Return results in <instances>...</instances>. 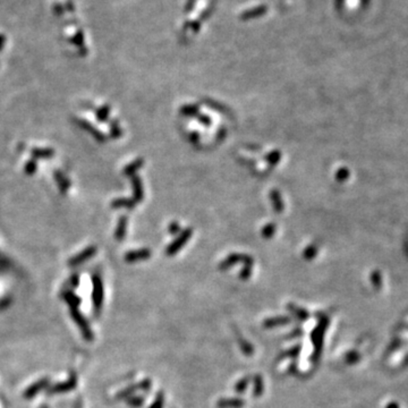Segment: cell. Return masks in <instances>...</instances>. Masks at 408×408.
Listing matches in <instances>:
<instances>
[{"label":"cell","instance_id":"cell-4","mask_svg":"<svg viewBox=\"0 0 408 408\" xmlns=\"http://www.w3.org/2000/svg\"><path fill=\"white\" fill-rule=\"evenodd\" d=\"M96 254V247L95 246H89L86 247L85 250H83L82 252H79L78 254H76L75 256H73L69 261H68V266L69 267H77V266H81L82 263L85 262V261L90 260L93 258V256Z\"/></svg>","mask_w":408,"mask_h":408},{"label":"cell","instance_id":"cell-7","mask_svg":"<svg viewBox=\"0 0 408 408\" xmlns=\"http://www.w3.org/2000/svg\"><path fill=\"white\" fill-rule=\"evenodd\" d=\"M53 177L56 179L58 188L61 194H66L67 191H68L70 187V180L66 177V176L62 174L60 170H56L53 172Z\"/></svg>","mask_w":408,"mask_h":408},{"label":"cell","instance_id":"cell-22","mask_svg":"<svg viewBox=\"0 0 408 408\" xmlns=\"http://www.w3.org/2000/svg\"><path fill=\"white\" fill-rule=\"evenodd\" d=\"M40 408H49L47 405H43V406H41Z\"/></svg>","mask_w":408,"mask_h":408},{"label":"cell","instance_id":"cell-9","mask_svg":"<svg viewBox=\"0 0 408 408\" xmlns=\"http://www.w3.org/2000/svg\"><path fill=\"white\" fill-rule=\"evenodd\" d=\"M149 256H150V251L146 249H143V250L129 252V253L126 254L125 260L128 261V262H135V261L148 259Z\"/></svg>","mask_w":408,"mask_h":408},{"label":"cell","instance_id":"cell-10","mask_svg":"<svg viewBox=\"0 0 408 408\" xmlns=\"http://www.w3.org/2000/svg\"><path fill=\"white\" fill-rule=\"evenodd\" d=\"M127 225H128V219L127 217L121 216L118 220V224H117V228L115 231V237L118 241H123L125 238L126 231H127Z\"/></svg>","mask_w":408,"mask_h":408},{"label":"cell","instance_id":"cell-19","mask_svg":"<svg viewBox=\"0 0 408 408\" xmlns=\"http://www.w3.org/2000/svg\"><path fill=\"white\" fill-rule=\"evenodd\" d=\"M69 285H70L73 288L78 287V285H79V277H78V275H73V276L70 277Z\"/></svg>","mask_w":408,"mask_h":408},{"label":"cell","instance_id":"cell-14","mask_svg":"<svg viewBox=\"0 0 408 408\" xmlns=\"http://www.w3.org/2000/svg\"><path fill=\"white\" fill-rule=\"evenodd\" d=\"M143 166V160L142 159H137L135 161H133L132 163H129L128 166H126L124 168V175L125 176H133L135 175V172L140 169V168Z\"/></svg>","mask_w":408,"mask_h":408},{"label":"cell","instance_id":"cell-17","mask_svg":"<svg viewBox=\"0 0 408 408\" xmlns=\"http://www.w3.org/2000/svg\"><path fill=\"white\" fill-rule=\"evenodd\" d=\"M121 128L119 126V123L117 120H112L110 124V137L111 138H119L121 136Z\"/></svg>","mask_w":408,"mask_h":408},{"label":"cell","instance_id":"cell-2","mask_svg":"<svg viewBox=\"0 0 408 408\" xmlns=\"http://www.w3.org/2000/svg\"><path fill=\"white\" fill-rule=\"evenodd\" d=\"M69 311L71 319L74 320V322L76 323L79 330L82 332L83 338L87 340V342H92V340H93V332H92L89 323H87L85 318H84V315L79 312L78 308H69Z\"/></svg>","mask_w":408,"mask_h":408},{"label":"cell","instance_id":"cell-8","mask_svg":"<svg viewBox=\"0 0 408 408\" xmlns=\"http://www.w3.org/2000/svg\"><path fill=\"white\" fill-rule=\"evenodd\" d=\"M132 186H133V200L138 203V202H141L143 200V197H144V192H143V186H142V182H141V178L137 177V176H134L132 178Z\"/></svg>","mask_w":408,"mask_h":408},{"label":"cell","instance_id":"cell-3","mask_svg":"<svg viewBox=\"0 0 408 408\" xmlns=\"http://www.w3.org/2000/svg\"><path fill=\"white\" fill-rule=\"evenodd\" d=\"M77 386V379L75 374H71L69 379L67 381L59 382V384H56L52 387L49 388V394H64L68 393V391L75 389V387Z\"/></svg>","mask_w":408,"mask_h":408},{"label":"cell","instance_id":"cell-5","mask_svg":"<svg viewBox=\"0 0 408 408\" xmlns=\"http://www.w3.org/2000/svg\"><path fill=\"white\" fill-rule=\"evenodd\" d=\"M75 121H76V124L78 125L79 128H82L83 130H85L86 133L91 134V136H93L95 141L104 142L107 140V137L104 136V134L102 132H100L99 129H96L93 125L89 123V121H86L84 119H76Z\"/></svg>","mask_w":408,"mask_h":408},{"label":"cell","instance_id":"cell-20","mask_svg":"<svg viewBox=\"0 0 408 408\" xmlns=\"http://www.w3.org/2000/svg\"><path fill=\"white\" fill-rule=\"evenodd\" d=\"M53 12H54V14H57V15H61L62 12H64V7H62L61 5H59V3H54Z\"/></svg>","mask_w":408,"mask_h":408},{"label":"cell","instance_id":"cell-18","mask_svg":"<svg viewBox=\"0 0 408 408\" xmlns=\"http://www.w3.org/2000/svg\"><path fill=\"white\" fill-rule=\"evenodd\" d=\"M37 169V163L34 159L30 160V161H27L25 163V167H24V171L25 174L27 176H33L36 172Z\"/></svg>","mask_w":408,"mask_h":408},{"label":"cell","instance_id":"cell-11","mask_svg":"<svg viewBox=\"0 0 408 408\" xmlns=\"http://www.w3.org/2000/svg\"><path fill=\"white\" fill-rule=\"evenodd\" d=\"M31 154L34 160L36 159H50L54 155V151L50 148H35L31 151Z\"/></svg>","mask_w":408,"mask_h":408},{"label":"cell","instance_id":"cell-12","mask_svg":"<svg viewBox=\"0 0 408 408\" xmlns=\"http://www.w3.org/2000/svg\"><path fill=\"white\" fill-rule=\"evenodd\" d=\"M62 298H64V301L67 303V305L69 306V308H78L79 305H81V298H79L77 295H75L73 292H70V290H66L62 294Z\"/></svg>","mask_w":408,"mask_h":408},{"label":"cell","instance_id":"cell-15","mask_svg":"<svg viewBox=\"0 0 408 408\" xmlns=\"http://www.w3.org/2000/svg\"><path fill=\"white\" fill-rule=\"evenodd\" d=\"M109 116H110V106H108V104H104V106L100 107L98 110L95 111L96 119L101 121V123L107 121L109 119Z\"/></svg>","mask_w":408,"mask_h":408},{"label":"cell","instance_id":"cell-21","mask_svg":"<svg viewBox=\"0 0 408 408\" xmlns=\"http://www.w3.org/2000/svg\"><path fill=\"white\" fill-rule=\"evenodd\" d=\"M5 42H6V36L3 34H0V50H2L3 45H5Z\"/></svg>","mask_w":408,"mask_h":408},{"label":"cell","instance_id":"cell-16","mask_svg":"<svg viewBox=\"0 0 408 408\" xmlns=\"http://www.w3.org/2000/svg\"><path fill=\"white\" fill-rule=\"evenodd\" d=\"M191 234H192V231H191V230H186V231H185V234L183 235L182 237H179V239H178V241H177V243H176V244H177V245H175V246H170L169 249H168V253L171 254L172 252L177 251L180 246H183V244L187 241V239L189 238V235H191Z\"/></svg>","mask_w":408,"mask_h":408},{"label":"cell","instance_id":"cell-1","mask_svg":"<svg viewBox=\"0 0 408 408\" xmlns=\"http://www.w3.org/2000/svg\"><path fill=\"white\" fill-rule=\"evenodd\" d=\"M103 284L101 277L98 275L92 276V303H93L94 310L99 313L103 304Z\"/></svg>","mask_w":408,"mask_h":408},{"label":"cell","instance_id":"cell-13","mask_svg":"<svg viewBox=\"0 0 408 408\" xmlns=\"http://www.w3.org/2000/svg\"><path fill=\"white\" fill-rule=\"evenodd\" d=\"M136 205V202L133 199H115L111 202V207L113 209H120L126 208L128 210H132Z\"/></svg>","mask_w":408,"mask_h":408},{"label":"cell","instance_id":"cell-6","mask_svg":"<svg viewBox=\"0 0 408 408\" xmlns=\"http://www.w3.org/2000/svg\"><path fill=\"white\" fill-rule=\"evenodd\" d=\"M49 386V379L43 378L41 380L34 382V384L31 385L28 388L25 390L24 393V398L26 399H32L33 397H35L37 394H40L42 390H44Z\"/></svg>","mask_w":408,"mask_h":408}]
</instances>
